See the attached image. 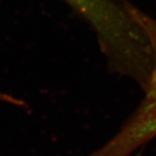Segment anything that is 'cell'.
<instances>
[{
  "mask_svg": "<svg viewBox=\"0 0 156 156\" xmlns=\"http://www.w3.org/2000/svg\"><path fill=\"white\" fill-rule=\"evenodd\" d=\"M128 9L147 37L151 69L145 97L136 112L103 147L87 156H129L156 136V20L128 3Z\"/></svg>",
  "mask_w": 156,
  "mask_h": 156,
  "instance_id": "cell-2",
  "label": "cell"
},
{
  "mask_svg": "<svg viewBox=\"0 0 156 156\" xmlns=\"http://www.w3.org/2000/svg\"><path fill=\"white\" fill-rule=\"evenodd\" d=\"M95 31L111 71L132 80L149 69L147 37L123 0H64Z\"/></svg>",
  "mask_w": 156,
  "mask_h": 156,
  "instance_id": "cell-1",
  "label": "cell"
}]
</instances>
